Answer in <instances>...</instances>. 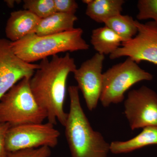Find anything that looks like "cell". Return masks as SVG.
<instances>
[{"label":"cell","mask_w":157,"mask_h":157,"mask_svg":"<svg viewBox=\"0 0 157 157\" xmlns=\"http://www.w3.org/2000/svg\"><path fill=\"white\" fill-rule=\"evenodd\" d=\"M39 65L30 80L31 91L47 113L48 122L55 125L58 121L64 126L68 117L64 109L67 80L77 68L75 60L67 52L64 56L43 59Z\"/></svg>","instance_id":"cell-1"},{"label":"cell","mask_w":157,"mask_h":157,"mask_svg":"<svg viewBox=\"0 0 157 157\" xmlns=\"http://www.w3.org/2000/svg\"><path fill=\"white\" fill-rule=\"evenodd\" d=\"M68 91L70 110L64 127L71 157H107L110 144L91 126L81 106L78 86H70Z\"/></svg>","instance_id":"cell-2"},{"label":"cell","mask_w":157,"mask_h":157,"mask_svg":"<svg viewBox=\"0 0 157 157\" xmlns=\"http://www.w3.org/2000/svg\"><path fill=\"white\" fill-rule=\"evenodd\" d=\"M82 34L81 28L44 36L33 33L17 42H11V47L20 58L31 63L60 52L88 50L90 46L82 38Z\"/></svg>","instance_id":"cell-3"},{"label":"cell","mask_w":157,"mask_h":157,"mask_svg":"<svg viewBox=\"0 0 157 157\" xmlns=\"http://www.w3.org/2000/svg\"><path fill=\"white\" fill-rule=\"evenodd\" d=\"M30 78H23L1 98L0 123L14 127L42 123L47 119V113L39 106L31 91Z\"/></svg>","instance_id":"cell-4"},{"label":"cell","mask_w":157,"mask_h":157,"mask_svg":"<svg viewBox=\"0 0 157 157\" xmlns=\"http://www.w3.org/2000/svg\"><path fill=\"white\" fill-rule=\"evenodd\" d=\"M153 76L128 58L113 65L103 73V84L100 101L103 107L119 104L124 99V94L134 85L142 81H151Z\"/></svg>","instance_id":"cell-5"},{"label":"cell","mask_w":157,"mask_h":157,"mask_svg":"<svg viewBox=\"0 0 157 157\" xmlns=\"http://www.w3.org/2000/svg\"><path fill=\"white\" fill-rule=\"evenodd\" d=\"M60 133L54 125L32 124L11 127L6 134V148L8 153L42 147H55Z\"/></svg>","instance_id":"cell-6"},{"label":"cell","mask_w":157,"mask_h":157,"mask_svg":"<svg viewBox=\"0 0 157 157\" xmlns=\"http://www.w3.org/2000/svg\"><path fill=\"white\" fill-rule=\"evenodd\" d=\"M137 33L133 39L123 42L109 55L111 59L127 57L137 64L142 61L157 65V24L150 21L142 23L135 20Z\"/></svg>","instance_id":"cell-7"},{"label":"cell","mask_w":157,"mask_h":157,"mask_svg":"<svg viewBox=\"0 0 157 157\" xmlns=\"http://www.w3.org/2000/svg\"><path fill=\"white\" fill-rule=\"evenodd\" d=\"M125 115L132 131L157 126V94L145 86L129 91L124 103Z\"/></svg>","instance_id":"cell-8"},{"label":"cell","mask_w":157,"mask_h":157,"mask_svg":"<svg viewBox=\"0 0 157 157\" xmlns=\"http://www.w3.org/2000/svg\"><path fill=\"white\" fill-rule=\"evenodd\" d=\"M104 59L105 56L96 53L83 62L73 73L90 111L97 108L101 98Z\"/></svg>","instance_id":"cell-9"},{"label":"cell","mask_w":157,"mask_h":157,"mask_svg":"<svg viewBox=\"0 0 157 157\" xmlns=\"http://www.w3.org/2000/svg\"><path fill=\"white\" fill-rule=\"evenodd\" d=\"M9 39L0 38V99L25 77H31L39 64L26 62L14 53Z\"/></svg>","instance_id":"cell-10"},{"label":"cell","mask_w":157,"mask_h":157,"mask_svg":"<svg viewBox=\"0 0 157 157\" xmlns=\"http://www.w3.org/2000/svg\"><path fill=\"white\" fill-rule=\"evenodd\" d=\"M40 19L25 9L11 12L6 23V37L11 42H15L35 33Z\"/></svg>","instance_id":"cell-11"},{"label":"cell","mask_w":157,"mask_h":157,"mask_svg":"<svg viewBox=\"0 0 157 157\" xmlns=\"http://www.w3.org/2000/svg\"><path fill=\"white\" fill-rule=\"evenodd\" d=\"M157 144V126L143 128L142 132L132 139L110 144V151L114 154L127 153L149 145Z\"/></svg>","instance_id":"cell-12"},{"label":"cell","mask_w":157,"mask_h":157,"mask_svg":"<svg viewBox=\"0 0 157 157\" xmlns=\"http://www.w3.org/2000/svg\"><path fill=\"white\" fill-rule=\"evenodd\" d=\"M78 18L75 14L56 12L40 19L35 33L39 36L54 35L71 30Z\"/></svg>","instance_id":"cell-13"},{"label":"cell","mask_w":157,"mask_h":157,"mask_svg":"<svg viewBox=\"0 0 157 157\" xmlns=\"http://www.w3.org/2000/svg\"><path fill=\"white\" fill-rule=\"evenodd\" d=\"M124 3V0H91L86 5V14L96 22L104 23L121 14Z\"/></svg>","instance_id":"cell-14"},{"label":"cell","mask_w":157,"mask_h":157,"mask_svg":"<svg viewBox=\"0 0 157 157\" xmlns=\"http://www.w3.org/2000/svg\"><path fill=\"white\" fill-rule=\"evenodd\" d=\"M122 42L120 37L106 26L92 32L90 43L97 53L110 55L120 47Z\"/></svg>","instance_id":"cell-15"},{"label":"cell","mask_w":157,"mask_h":157,"mask_svg":"<svg viewBox=\"0 0 157 157\" xmlns=\"http://www.w3.org/2000/svg\"><path fill=\"white\" fill-rule=\"evenodd\" d=\"M104 24L117 34L123 42L131 40L137 33L135 20L130 15L119 14L107 20Z\"/></svg>","instance_id":"cell-16"},{"label":"cell","mask_w":157,"mask_h":157,"mask_svg":"<svg viewBox=\"0 0 157 157\" xmlns=\"http://www.w3.org/2000/svg\"><path fill=\"white\" fill-rule=\"evenodd\" d=\"M23 8L40 19L45 18L56 12L54 0H24Z\"/></svg>","instance_id":"cell-17"},{"label":"cell","mask_w":157,"mask_h":157,"mask_svg":"<svg viewBox=\"0 0 157 157\" xmlns=\"http://www.w3.org/2000/svg\"><path fill=\"white\" fill-rule=\"evenodd\" d=\"M137 20L151 19L157 24V0H139Z\"/></svg>","instance_id":"cell-18"},{"label":"cell","mask_w":157,"mask_h":157,"mask_svg":"<svg viewBox=\"0 0 157 157\" xmlns=\"http://www.w3.org/2000/svg\"><path fill=\"white\" fill-rule=\"evenodd\" d=\"M51 155L50 147L45 146L9 153L8 157H50Z\"/></svg>","instance_id":"cell-19"},{"label":"cell","mask_w":157,"mask_h":157,"mask_svg":"<svg viewBox=\"0 0 157 157\" xmlns=\"http://www.w3.org/2000/svg\"><path fill=\"white\" fill-rule=\"evenodd\" d=\"M56 12L75 14L78 4L74 0H54Z\"/></svg>","instance_id":"cell-20"},{"label":"cell","mask_w":157,"mask_h":157,"mask_svg":"<svg viewBox=\"0 0 157 157\" xmlns=\"http://www.w3.org/2000/svg\"><path fill=\"white\" fill-rule=\"evenodd\" d=\"M11 125L8 123H0V157H8L6 148V134Z\"/></svg>","instance_id":"cell-21"},{"label":"cell","mask_w":157,"mask_h":157,"mask_svg":"<svg viewBox=\"0 0 157 157\" xmlns=\"http://www.w3.org/2000/svg\"><path fill=\"white\" fill-rule=\"evenodd\" d=\"M7 6H9V8H13L14 6V4L17 3V1H13V0H9V1H5Z\"/></svg>","instance_id":"cell-22"}]
</instances>
